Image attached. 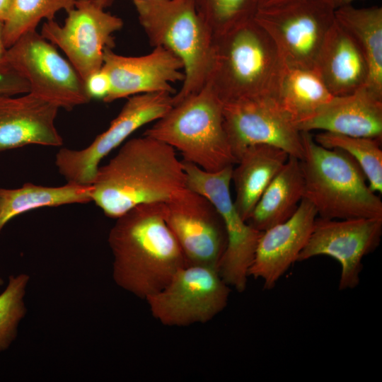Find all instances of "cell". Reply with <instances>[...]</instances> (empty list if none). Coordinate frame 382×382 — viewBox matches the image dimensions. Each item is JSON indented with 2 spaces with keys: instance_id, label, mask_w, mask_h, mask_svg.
I'll list each match as a JSON object with an SVG mask.
<instances>
[{
  "instance_id": "cell-4",
  "label": "cell",
  "mask_w": 382,
  "mask_h": 382,
  "mask_svg": "<svg viewBox=\"0 0 382 382\" xmlns=\"http://www.w3.org/2000/svg\"><path fill=\"white\" fill-rule=\"evenodd\" d=\"M301 140L303 198L313 204L319 217L382 219L380 197L349 154L318 144L309 132H301Z\"/></svg>"
},
{
  "instance_id": "cell-14",
  "label": "cell",
  "mask_w": 382,
  "mask_h": 382,
  "mask_svg": "<svg viewBox=\"0 0 382 382\" xmlns=\"http://www.w3.org/2000/svg\"><path fill=\"white\" fill-rule=\"evenodd\" d=\"M381 236L382 219L317 217L297 261L318 255L334 258L341 267L339 289H352L360 282L363 258L379 245Z\"/></svg>"
},
{
  "instance_id": "cell-37",
  "label": "cell",
  "mask_w": 382,
  "mask_h": 382,
  "mask_svg": "<svg viewBox=\"0 0 382 382\" xmlns=\"http://www.w3.org/2000/svg\"><path fill=\"white\" fill-rule=\"evenodd\" d=\"M4 280L0 277V286H1L4 284Z\"/></svg>"
},
{
  "instance_id": "cell-15",
  "label": "cell",
  "mask_w": 382,
  "mask_h": 382,
  "mask_svg": "<svg viewBox=\"0 0 382 382\" xmlns=\"http://www.w3.org/2000/svg\"><path fill=\"white\" fill-rule=\"evenodd\" d=\"M163 215L187 265L217 268L227 235L220 214L208 198L187 187L164 202Z\"/></svg>"
},
{
  "instance_id": "cell-26",
  "label": "cell",
  "mask_w": 382,
  "mask_h": 382,
  "mask_svg": "<svg viewBox=\"0 0 382 382\" xmlns=\"http://www.w3.org/2000/svg\"><path fill=\"white\" fill-rule=\"evenodd\" d=\"M313 138L325 148L340 149L349 154L363 171L370 189L374 192H382L381 139L329 132L318 134Z\"/></svg>"
},
{
  "instance_id": "cell-24",
  "label": "cell",
  "mask_w": 382,
  "mask_h": 382,
  "mask_svg": "<svg viewBox=\"0 0 382 382\" xmlns=\"http://www.w3.org/2000/svg\"><path fill=\"white\" fill-rule=\"evenodd\" d=\"M92 202V185L71 182L50 187L25 183L18 188L0 187V233L16 216L42 207Z\"/></svg>"
},
{
  "instance_id": "cell-34",
  "label": "cell",
  "mask_w": 382,
  "mask_h": 382,
  "mask_svg": "<svg viewBox=\"0 0 382 382\" xmlns=\"http://www.w3.org/2000/svg\"><path fill=\"white\" fill-rule=\"evenodd\" d=\"M328 3L335 8L352 4L354 0H327Z\"/></svg>"
},
{
  "instance_id": "cell-16",
  "label": "cell",
  "mask_w": 382,
  "mask_h": 382,
  "mask_svg": "<svg viewBox=\"0 0 382 382\" xmlns=\"http://www.w3.org/2000/svg\"><path fill=\"white\" fill-rule=\"evenodd\" d=\"M102 69L110 81L105 103L143 93L173 94L172 83L183 81L185 77L181 60L161 47L139 57L120 55L108 47L104 51Z\"/></svg>"
},
{
  "instance_id": "cell-20",
  "label": "cell",
  "mask_w": 382,
  "mask_h": 382,
  "mask_svg": "<svg viewBox=\"0 0 382 382\" xmlns=\"http://www.w3.org/2000/svg\"><path fill=\"white\" fill-rule=\"evenodd\" d=\"M315 70L333 96L352 94L366 85L368 67L363 54L336 20L320 50Z\"/></svg>"
},
{
  "instance_id": "cell-13",
  "label": "cell",
  "mask_w": 382,
  "mask_h": 382,
  "mask_svg": "<svg viewBox=\"0 0 382 382\" xmlns=\"http://www.w3.org/2000/svg\"><path fill=\"white\" fill-rule=\"evenodd\" d=\"M225 130L238 161L248 146H277L299 160L303 155L301 132L274 96L221 103Z\"/></svg>"
},
{
  "instance_id": "cell-30",
  "label": "cell",
  "mask_w": 382,
  "mask_h": 382,
  "mask_svg": "<svg viewBox=\"0 0 382 382\" xmlns=\"http://www.w3.org/2000/svg\"><path fill=\"white\" fill-rule=\"evenodd\" d=\"M29 92L28 83L18 74L12 71L0 74V98Z\"/></svg>"
},
{
  "instance_id": "cell-21",
  "label": "cell",
  "mask_w": 382,
  "mask_h": 382,
  "mask_svg": "<svg viewBox=\"0 0 382 382\" xmlns=\"http://www.w3.org/2000/svg\"><path fill=\"white\" fill-rule=\"evenodd\" d=\"M289 158L284 150L270 144H257L246 147L233 168L236 197L233 204L242 219L248 221L267 186Z\"/></svg>"
},
{
  "instance_id": "cell-2",
  "label": "cell",
  "mask_w": 382,
  "mask_h": 382,
  "mask_svg": "<svg viewBox=\"0 0 382 382\" xmlns=\"http://www.w3.org/2000/svg\"><path fill=\"white\" fill-rule=\"evenodd\" d=\"M163 209L164 202L136 206L116 219L108 236L115 283L142 299L161 290L187 265Z\"/></svg>"
},
{
  "instance_id": "cell-32",
  "label": "cell",
  "mask_w": 382,
  "mask_h": 382,
  "mask_svg": "<svg viewBox=\"0 0 382 382\" xmlns=\"http://www.w3.org/2000/svg\"><path fill=\"white\" fill-rule=\"evenodd\" d=\"M4 23L0 21V74L8 72L6 66L8 48L4 41Z\"/></svg>"
},
{
  "instance_id": "cell-9",
  "label": "cell",
  "mask_w": 382,
  "mask_h": 382,
  "mask_svg": "<svg viewBox=\"0 0 382 382\" xmlns=\"http://www.w3.org/2000/svg\"><path fill=\"white\" fill-rule=\"evenodd\" d=\"M6 66L8 71L28 83L29 93L59 108L71 110L91 99L71 63L36 30L23 35L8 48Z\"/></svg>"
},
{
  "instance_id": "cell-8",
  "label": "cell",
  "mask_w": 382,
  "mask_h": 382,
  "mask_svg": "<svg viewBox=\"0 0 382 382\" xmlns=\"http://www.w3.org/2000/svg\"><path fill=\"white\" fill-rule=\"evenodd\" d=\"M182 161L187 187L208 198L220 214L225 226L227 245L217 270L230 287L243 292L246 289L248 270L262 231L244 221L235 207L230 193L233 166L212 173Z\"/></svg>"
},
{
  "instance_id": "cell-3",
  "label": "cell",
  "mask_w": 382,
  "mask_h": 382,
  "mask_svg": "<svg viewBox=\"0 0 382 382\" xmlns=\"http://www.w3.org/2000/svg\"><path fill=\"white\" fill-rule=\"evenodd\" d=\"M284 63L255 19L214 35L206 81L221 103L274 96Z\"/></svg>"
},
{
  "instance_id": "cell-19",
  "label": "cell",
  "mask_w": 382,
  "mask_h": 382,
  "mask_svg": "<svg viewBox=\"0 0 382 382\" xmlns=\"http://www.w3.org/2000/svg\"><path fill=\"white\" fill-rule=\"evenodd\" d=\"M296 127L301 132L320 129L347 136L381 139L382 100L363 87L349 95L334 96Z\"/></svg>"
},
{
  "instance_id": "cell-33",
  "label": "cell",
  "mask_w": 382,
  "mask_h": 382,
  "mask_svg": "<svg viewBox=\"0 0 382 382\" xmlns=\"http://www.w3.org/2000/svg\"><path fill=\"white\" fill-rule=\"evenodd\" d=\"M13 0H0V21L4 23L9 16Z\"/></svg>"
},
{
  "instance_id": "cell-31",
  "label": "cell",
  "mask_w": 382,
  "mask_h": 382,
  "mask_svg": "<svg viewBox=\"0 0 382 382\" xmlns=\"http://www.w3.org/2000/svg\"><path fill=\"white\" fill-rule=\"evenodd\" d=\"M86 91L91 98L102 99L108 96L110 88V81L108 74L102 68L92 74L85 81Z\"/></svg>"
},
{
  "instance_id": "cell-27",
  "label": "cell",
  "mask_w": 382,
  "mask_h": 382,
  "mask_svg": "<svg viewBox=\"0 0 382 382\" xmlns=\"http://www.w3.org/2000/svg\"><path fill=\"white\" fill-rule=\"evenodd\" d=\"M76 0H13L11 13L4 23V41L7 48L23 35L36 30L42 19L54 20L56 13L74 7Z\"/></svg>"
},
{
  "instance_id": "cell-10",
  "label": "cell",
  "mask_w": 382,
  "mask_h": 382,
  "mask_svg": "<svg viewBox=\"0 0 382 382\" xmlns=\"http://www.w3.org/2000/svg\"><path fill=\"white\" fill-rule=\"evenodd\" d=\"M230 292L217 268L186 265L161 290L145 300L161 324L184 327L213 319L226 307Z\"/></svg>"
},
{
  "instance_id": "cell-7",
  "label": "cell",
  "mask_w": 382,
  "mask_h": 382,
  "mask_svg": "<svg viewBox=\"0 0 382 382\" xmlns=\"http://www.w3.org/2000/svg\"><path fill=\"white\" fill-rule=\"evenodd\" d=\"M327 0H286L258 8L254 19L274 41L284 64L315 69L335 22Z\"/></svg>"
},
{
  "instance_id": "cell-29",
  "label": "cell",
  "mask_w": 382,
  "mask_h": 382,
  "mask_svg": "<svg viewBox=\"0 0 382 382\" xmlns=\"http://www.w3.org/2000/svg\"><path fill=\"white\" fill-rule=\"evenodd\" d=\"M29 279L26 274L10 276L0 294V353L15 340L19 323L26 313L24 296Z\"/></svg>"
},
{
  "instance_id": "cell-12",
  "label": "cell",
  "mask_w": 382,
  "mask_h": 382,
  "mask_svg": "<svg viewBox=\"0 0 382 382\" xmlns=\"http://www.w3.org/2000/svg\"><path fill=\"white\" fill-rule=\"evenodd\" d=\"M66 13L63 25L47 21L40 34L65 53L85 83L102 68L104 51L114 47L113 35L122 28L123 21L93 0H76Z\"/></svg>"
},
{
  "instance_id": "cell-18",
  "label": "cell",
  "mask_w": 382,
  "mask_h": 382,
  "mask_svg": "<svg viewBox=\"0 0 382 382\" xmlns=\"http://www.w3.org/2000/svg\"><path fill=\"white\" fill-rule=\"evenodd\" d=\"M59 109L31 93L0 98V151L30 144L62 146L54 123Z\"/></svg>"
},
{
  "instance_id": "cell-1",
  "label": "cell",
  "mask_w": 382,
  "mask_h": 382,
  "mask_svg": "<svg viewBox=\"0 0 382 382\" xmlns=\"http://www.w3.org/2000/svg\"><path fill=\"white\" fill-rule=\"evenodd\" d=\"M91 185L92 202L115 219L139 204L166 202L187 188L175 149L144 134L126 141L99 166Z\"/></svg>"
},
{
  "instance_id": "cell-22",
  "label": "cell",
  "mask_w": 382,
  "mask_h": 382,
  "mask_svg": "<svg viewBox=\"0 0 382 382\" xmlns=\"http://www.w3.org/2000/svg\"><path fill=\"white\" fill-rule=\"evenodd\" d=\"M303 193L304 180L300 160L289 156L262 193L247 222L260 231L284 222L296 212Z\"/></svg>"
},
{
  "instance_id": "cell-6",
  "label": "cell",
  "mask_w": 382,
  "mask_h": 382,
  "mask_svg": "<svg viewBox=\"0 0 382 382\" xmlns=\"http://www.w3.org/2000/svg\"><path fill=\"white\" fill-rule=\"evenodd\" d=\"M144 134L170 145L183 161L208 172L237 163L225 130L221 102L207 84L173 104Z\"/></svg>"
},
{
  "instance_id": "cell-17",
  "label": "cell",
  "mask_w": 382,
  "mask_h": 382,
  "mask_svg": "<svg viewBox=\"0 0 382 382\" xmlns=\"http://www.w3.org/2000/svg\"><path fill=\"white\" fill-rule=\"evenodd\" d=\"M318 214L303 198L288 220L262 232L248 277L260 279L263 288L272 289L297 258L306 244Z\"/></svg>"
},
{
  "instance_id": "cell-35",
  "label": "cell",
  "mask_w": 382,
  "mask_h": 382,
  "mask_svg": "<svg viewBox=\"0 0 382 382\" xmlns=\"http://www.w3.org/2000/svg\"><path fill=\"white\" fill-rule=\"evenodd\" d=\"M286 0H257L258 8L277 4Z\"/></svg>"
},
{
  "instance_id": "cell-36",
  "label": "cell",
  "mask_w": 382,
  "mask_h": 382,
  "mask_svg": "<svg viewBox=\"0 0 382 382\" xmlns=\"http://www.w3.org/2000/svg\"><path fill=\"white\" fill-rule=\"evenodd\" d=\"M99 6L103 8H106L107 7L112 5L114 0H93Z\"/></svg>"
},
{
  "instance_id": "cell-23",
  "label": "cell",
  "mask_w": 382,
  "mask_h": 382,
  "mask_svg": "<svg viewBox=\"0 0 382 382\" xmlns=\"http://www.w3.org/2000/svg\"><path fill=\"white\" fill-rule=\"evenodd\" d=\"M335 20L354 40L368 67L364 88L382 100V8H357L352 4L335 10Z\"/></svg>"
},
{
  "instance_id": "cell-5",
  "label": "cell",
  "mask_w": 382,
  "mask_h": 382,
  "mask_svg": "<svg viewBox=\"0 0 382 382\" xmlns=\"http://www.w3.org/2000/svg\"><path fill=\"white\" fill-rule=\"evenodd\" d=\"M141 25L153 47L170 51L183 62L184 80L173 104L205 85L214 35L200 17L193 0H132Z\"/></svg>"
},
{
  "instance_id": "cell-11",
  "label": "cell",
  "mask_w": 382,
  "mask_h": 382,
  "mask_svg": "<svg viewBox=\"0 0 382 382\" xmlns=\"http://www.w3.org/2000/svg\"><path fill=\"white\" fill-rule=\"evenodd\" d=\"M169 93H150L132 96L112 120L108 128L98 134L86 148L61 149L56 154L55 166L67 180L91 185L99 163L112 151L142 126L163 116L173 106Z\"/></svg>"
},
{
  "instance_id": "cell-28",
  "label": "cell",
  "mask_w": 382,
  "mask_h": 382,
  "mask_svg": "<svg viewBox=\"0 0 382 382\" xmlns=\"http://www.w3.org/2000/svg\"><path fill=\"white\" fill-rule=\"evenodd\" d=\"M197 11L214 35L254 18L257 0H193Z\"/></svg>"
},
{
  "instance_id": "cell-25",
  "label": "cell",
  "mask_w": 382,
  "mask_h": 382,
  "mask_svg": "<svg viewBox=\"0 0 382 382\" xmlns=\"http://www.w3.org/2000/svg\"><path fill=\"white\" fill-rule=\"evenodd\" d=\"M274 96L296 125L334 97L315 69L284 64Z\"/></svg>"
}]
</instances>
